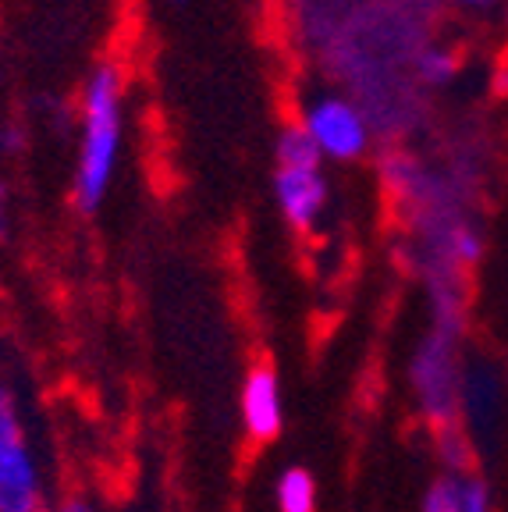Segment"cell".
Listing matches in <instances>:
<instances>
[{
    "instance_id": "6da1fadb",
    "label": "cell",
    "mask_w": 508,
    "mask_h": 512,
    "mask_svg": "<svg viewBox=\"0 0 508 512\" xmlns=\"http://www.w3.org/2000/svg\"><path fill=\"white\" fill-rule=\"evenodd\" d=\"M462 310L452 299V292L437 296V317L430 335L420 342L413 356V395L420 402V413L434 431L459 424V399H462Z\"/></svg>"
},
{
    "instance_id": "7a4b0ae2",
    "label": "cell",
    "mask_w": 508,
    "mask_h": 512,
    "mask_svg": "<svg viewBox=\"0 0 508 512\" xmlns=\"http://www.w3.org/2000/svg\"><path fill=\"white\" fill-rule=\"evenodd\" d=\"M86 118H82L79 168H75V203L96 210L104 203L114 164L121 150V82L118 68H96L86 86Z\"/></svg>"
},
{
    "instance_id": "3957f363",
    "label": "cell",
    "mask_w": 508,
    "mask_h": 512,
    "mask_svg": "<svg viewBox=\"0 0 508 512\" xmlns=\"http://www.w3.org/2000/svg\"><path fill=\"white\" fill-rule=\"evenodd\" d=\"M40 473L11 392L0 388V512H40Z\"/></svg>"
},
{
    "instance_id": "277c9868",
    "label": "cell",
    "mask_w": 508,
    "mask_h": 512,
    "mask_svg": "<svg viewBox=\"0 0 508 512\" xmlns=\"http://www.w3.org/2000/svg\"><path fill=\"white\" fill-rule=\"evenodd\" d=\"M302 128L310 132L317 150L334 160H356L359 153L366 150V143H370V136H366V121L359 118L356 107L338 100V96L313 100V104L306 107Z\"/></svg>"
},
{
    "instance_id": "5b68a950",
    "label": "cell",
    "mask_w": 508,
    "mask_h": 512,
    "mask_svg": "<svg viewBox=\"0 0 508 512\" xmlns=\"http://www.w3.org/2000/svg\"><path fill=\"white\" fill-rule=\"evenodd\" d=\"M501 413H505V377H501V370L487 367V363H469L462 370L459 416H466L473 431H491V427H498Z\"/></svg>"
},
{
    "instance_id": "8992f818",
    "label": "cell",
    "mask_w": 508,
    "mask_h": 512,
    "mask_svg": "<svg viewBox=\"0 0 508 512\" xmlns=\"http://www.w3.org/2000/svg\"><path fill=\"white\" fill-rule=\"evenodd\" d=\"M281 214L292 228H313L327 203V182L317 168H278L274 178Z\"/></svg>"
},
{
    "instance_id": "52a82bcc",
    "label": "cell",
    "mask_w": 508,
    "mask_h": 512,
    "mask_svg": "<svg viewBox=\"0 0 508 512\" xmlns=\"http://www.w3.org/2000/svg\"><path fill=\"white\" fill-rule=\"evenodd\" d=\"M242 420L253 441H274L281 434V384L274 367H253L242 388Z\"/></svg>"
},
{
    "instance_id": "ba28073f",
    "label": "cell",
    "mask_w": 508,
    "mask_h": 512,
    "mask_svg": "<svg viewBox=\"0 0 508 512\" xmlns=\"http://www.w3.org/2000/svg\"><path fill=\"white\" fill-rule=\"evenodd\" d=\"M278 505H281V512H317V484H313V473L302 470V466H292V470L281 473Z\"/></svg>"
},
{
    "instance_id": "9c48e42d",
    "label": "cell",
    "mask_w": 508,
    "mask_h": 512,
    "mask_svg": "<svg viewBox=\"0 0 508 512\" xmlns=\"http://www.w3.org/2000/svg\"><path fill=\"white\" fill-rule=\"evenodd\" d=\"M320 157H324V153L317 150V143H313L310 132L302 125H292L281 132V139H278L281 168H320Z\"/></svg>"
},
{
    "instance_id": "30bf717a",
    "label": "cell",
    "mask_w": 508,
    "mask_h": 512,
    "mask_svg": "<svg viewBox=\"0 0 508 512\" xmlns=\"http://www.w3.org/2000/svg\"><path fill=\"white\" fill-rule=\"evenodd\" d=\"M437 448H441V463H445V473H455V477H469V466H473V438L462 424L445 427L437 431Z\"/></svg>"
},
{
    "instance_id": "8fae6325",
    "label": "cell",
    "mask_w": 508,
    "mask_h": 512,
    "mask_svg": "<svg viewBox=\"0 0 508 512\" xmlns=\"http://www.w3.org/2000/svg\"><path fill=\"white\" fill-rule=\"evenodd\" d=\"M423 512H462V477L441 473L423 495Z\"/></svg>"
},
{
    "instance_id": "7c38bea8",
    "label": "cell",
    "mask_w": 508,
    "mask_h": 512,
    "mask_svg": "<svg viewBox=\"0 0 508 512\" xmlns=\"http://www.w3.org/2000/svg\"><path fill=\"white\" fill-rule=\"evenodd\" d=\"M462 512H494L491 488H487V480L477 477V473L462 477Z\"/></svg>"
},
{
    "instance_id": "4fadbf2b",
    "label": "cell",
    "mask_w": 508,
    "mask_h": 512,
    "mask_svg": "<svg viewBox=\"0 0 508 512\" xmlns=\"http://www.w3.org/2000/svg\"><path fill=\"white\" fill-rule=\"evenodd\" d=\"M420 72L427 75L430 82H448L455 75V57L445 54V50H430V54H423Z\"/></svg>"
},
{
    "instance_id": "5bb4252c",
    "label": "cell",
    "mask_w": 508,
    "mask_h": 512,
    "mask_svg": "<svg viewBox=\"0 0 508 512\" xmlns=\"http://www.w3.org/2000/svg\"><path fill=\"white\" fill-rule=\"evenodd\" d=\"M57 512H93V509H89L86 502H68L64 509H57Z\"/></svg>"
},
{
    "instance_id": "9a60e30c",
    "label": "cell",
    "mask_w": 508,
    "mask_h": 512,
    "mask_svg": "<svg viewBox=\"0 0 508 512\" xmlns=\"http://www.w3.org/2000/svg\"><path fill=\"white\" fill-rule=\"evenodd\" d=\"M452 4H462V8H487L491 0H452Z\"/></svg>"
},
{
    "instance_id": "2e32d148",
    "label": "cell",
    "mask_w": 508,
    "mask_h": 512,
    "mask_svg": "<svg viewBox=\"0 0 508 512\" xmlns=\"http://www.w3.org/2000/svg\"><path fill=\"white\" fill-rule=\"evenodd\" d=\"M178 4H182V0H178Z\"/></svg>"
}]
</instances>
